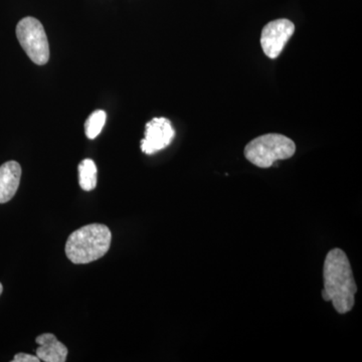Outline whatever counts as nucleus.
Listing matches in <instances>:
<instances>
[{"instance_id":"f8f14e48","label":"nucleus","mask_w":362,"mask_h":362,"mask_svg":"<svg viewBox=\"0 0 362 362\" xmlns=\"http://www.w3.org/2000/svg\"><path fill=\"white\" fill-rule=\"evenodd\" d=\"M2 291H4V287H2V284L0 283V295L2 294Z\"/></svg>"},{"instance_id":"20e7f679","label":"nucleus","mask_w":362,"mask_h":362,"mask_svg":"<svg viewBox=\"0 0 362 362\" xmlns=\"http://www.w3.org/2000/svg\"><path fill=\"white\" fill-rule=\"evenodd\" d=\"M16 37L23 51L35 65L44 66L49 62V40L40 21L32 16L23 18L16 25Z\"/></svg>"},{"instance_id":"39448f33","label":"nucleus","mask_w":362,"mask_h":362,"mask_svg":"<svg viewBox=\"0 0 362 362\" xmlns=\"http://www.w3.org/2000/svg\"><path fill=\"white\" fill-rule=\"evenodd\" d=\"M295 33V25L287 18L271 21L262 30L261 47L268 58L277 59Z\"/></svg>"},{"instance_id":"6e6552de","label":"nucleus","mask_w":362,"mask_h":362,"mask_svg":"<svg viewBox=\"0 0 362 362\" xmlns=\"http://www.w3.org/2000/svg\"><path fill=\"white\" fill-rule=\"evenodd\" d=\"M40 345L35 354L40 361L45 362H65L68 356V349L59 342L52 333H45L35 339Z\"/></svg>"},{"instance_id":"0eeeda50","label":"nucleus","mask_w":362,"mask_h":362,"mask_svg":"<svg viewBox=\"0 0 362 362\" xmlns=\"http://www.w3.org/2000/svg\"><path fill=\"white\" fill-rule=\"evenodd\" d=\"M21 177V168L16 161H8L0 166V204H6L13 199Z\"/></svg>"},{"instance_id":"423d86ee","label":"nucleus","mask_w":362,"mask_h":362,"mask_svg":"<svg viewBox=\"0 0 362 362\" xmlns=\"http://www.w3.org/2000/svg\"><path fill=\"white\" fill-rule=\"evenodd\" d=\"M175 136V128L168 119L153 118L146 124L145 137L141 141L142 152L148 156L156 153L169 146Z\"/></svg>"},{"instance_id":"7ed1b4c3","label":"nucleus","mask_w":362,"mask_h":362,"mask_svg":"<svg viewBox=\"0 0 362 362\" xmlns=\"http://www.w3.org/2000/svg\"><path fill=\"white\" fill-rule=\"evenodd\" d=\"M296 152V144L282 134L262 135L252 139L245 147L247 160L259 168H269L274 162L291 158Z\"/></svg>"},{"instance_id":"f257e3e1","label":"nucleus","mask_w":362,"mask_h":362,"mask_svg":"<svg viewBox=\"0 0 362 362\" xmlns=\"http://www.w3.org/2000/svg\"><path fill=\"white\" fill-rule=\"evenodd\" d=\"M324 301L332 302L339 314H346L356 304L357 286L350 262L342 250L333 249L328 252L323 268Z\"/></svg>"},{"instance_id":"9d476101","label":"nucleus","mask_w":362,"mask_h":362,"mask_svg":"<svg viewBox=\"0 0 362 362\" xmlns=\"http://www.w3.org/2000/svg\"><path fill=\"white\" fill-rule=\"evenodd\" d=\"M107 115L103 110L90 114L85 123V132L89 139H95L100 135L106 123Z\"/></svg>"},{"instance_id":"f03ea898","label":"nucleus","mask_w":362,"mask_h":362,"mask_svg":"<svg viewBox=\"0 0 362 362\" xmlns=\"http://www.w3.org/2000/svg\"><path fill=\"white\" fill-rule=\"evenodd\" d=\"M112 233L108 226L90 223L75 230L66 243V255L76 265L97 261L111 246Z\"/></svg>"},{"instance_id":"9b49d317","label":"nucleus","mask_w":362,"mask_h":362,"mask_svg":"<svg viewBox=\"0 0 362 362\" xmlns=\"http://www.w3.org/2000/svg\"><path fill=\"white\" fill-rule=\"evenodd\" d=\"M40 358L37 356L28 354H18L14 356L13 362H39Z\"/></svg>"},{"instance_id":"1a4fd4ad","label":"nucleus","mask_w":362,"mask_h":362,"mask_svg":"<svg viewBox=\"0 0 362 362\" xmlns=\"http://www.w3.org/2000/svg\"><path fill=\"white\" fill-rule=\"evenodd\" d=\"M97 166L92 159H85L78 165V182L86 192H90L97 187Z\"/></svg>"}]
</instances>
